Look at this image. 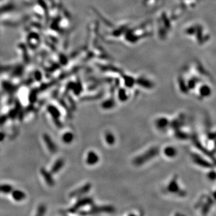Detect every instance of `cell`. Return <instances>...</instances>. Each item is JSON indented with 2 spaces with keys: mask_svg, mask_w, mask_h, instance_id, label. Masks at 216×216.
Masks as SVG:
<instances>
[{
  "mask_svg": "<svg viewBox=\"0 0 216 216\" xmlns=\"http://www.w3.org/2000/svg\"><path fill=\"white\" fill-rule=\"evenodd\" d=\"M157 151L158 150L157 148H153V149L147 151L144 154L138 156L136 158H135L134 161V163L138 166L143 165L145 162L150 160L153 157H154L156 156Z\"/></svg>",
  "mask_w": 216,
  "mask_h": 216,
  "instance_id": "6da1fadb",
  "label": "cell"
},
{
  "mask_svg": "<svg viewBox=\"0 0 216 216\" xmlns=\"http://www.w3.org/2000/svg\"><path fill=\"white\" fill-rule=\"evenodd\" d=\"M99 161V157L97 153L93 151L88 153L86 157V163L90 166L95 165Z\"/></svg>",
  "mask_w": 216,
  "mask_h": 216,
  "instance_id": "7a4b0ae2",
  "label": "cell"
},
{
  "mask_svg": "<svg viewBox=\"0 0 216 216\" xmlns=\"http://www.w3.org/2000/svg\"><path fill=\"white\" fill-rule=\"evenodd\" d=\"M177 150L176 148L172 146H167L163 150V153L165 156L168 158H173L176 157L177 155Z\"/></svg>",
  "mask_w": 216,
  "mask_h": 216,
  "instance_id": "3957f363",
  "label": "cell"
},
{
  "mask_svg": "<svg viewBox=\"0 0 216 216\" xmlns=\"http://www.w3.org/2000/svg\"><path fill=\"white\" fill-rule=\"evenodd\" d=\"M43 139L49 151L52 153L55 152L57 150V147L49 135H48L47 134H45L43 135Z\"/></svg>",
  "mask_w": 216,
  "mask_h": 216,
  "instance_id": "277c9868",
  "label": "cell"
},
{
  "mask_svg": "<svg viewBox=\"0 0 216 216\" xmlns=\"http://www.w3.org/2000/svg\"><path fill=\"white\" fill-rule=\"evenodd\" d=\"M169 124V121L168 120L163 117L159 118L156 121V126L157 129L161 130H164Z\"/></svg>",
  "mask_w": 216,
  "mask_h": 216,
  "instance_id": "5b68a950",
  "label": "cell"
},
{
  "mask_svg": "<svg viewBox=\"0 0 216 216\" xmlns=\"http://www.w3.org/2000/svg\"><path fill=\"white\" fill-rule=\"evenodd\" d=\"M12 196L15 200L20 201L25 198V194L20 190H15L12 192Z\"/></svg>",
  "mask_w": 216,
  "mask_h": 216,
  "instance_id": "8992f818",
  "label": "cell"
},
{
  "mask_svg": "<svg viewBox=\"0 0 216 216\" xmlns=\"http://www.w3.org/2000/svg\"><path fill=\"white\" fill-rule=\"evenodd\" d=\"M41 173H42V175H43V177H44L45 180V181H46V183H47L49 185H52L53 184V179L52 178V177H51L50 174L49 172H47L46 170H45V169H42V171H41Z\"/></svg>",
  "mask_w": 216,
  "mask_h": 216,
  "instance_id": "52a82bcc",
  "label": "cell"
},
{
  "mask_svg": "<svg viewBox=\"0 0 216 216\" xmlns=\"http://www.w3.org/2000/svg\"><path fill=\"white\" fill-rule=\"evenodd\" d=\"M48 110L52 117H53L55 118H59L60 114L58 110L55 107H54L53 106H49L48 108Z\"/></svg>",
  "mask_w": 216,
  "mask_h": 216,
  "instance_id": "ba28073f",
  "label": "cell"
},
{
  "mask_svg": "<svg viewBox=\"0 0 216 216\" xmlns=\"http://www.w3.org/2000/svg\"><path fill=\"white\" fill-rule=\"evenodd\" d=\"M64 165V161L62 160H58L56 161V163L54 164L52 168V172L55 173L57 171H60V169L61 168V167Z\"/></svg>",
  "mask_w": 216,
  "mask_h": 216,
  "instance_id": "9c48e42d",
  "label": "cell"
},
{
  "mask_svg": "<svg viewBox=\"0 0 216 216\" xmlns=\"http://www.w3.org/2000/svg\"><path fill=\"white\" fill-rule=\"evenodd\" d=\"M73 134L70 132L65 133L63 136V140L65 143H70L73 140Z\"/></svg>",
  "mask_w": 216,
  "mask_h": 216,
  "instance_id": "30bf717a",
  "label": "cell"
},
{
  "mask_svg": "<svg viewBox=\"0 0 216 216\" xmlns=\"http://www.w3.org/2000/svg\"><path fill=\"white\" fill-rule=\"evenodd\" d=\"M105 141L109 145L114 144L115 141L114 135L110 132L107 133L105 135Z\"/></svg>",
  "mask_w": 216,
  "mask_h": 216,
  "instance_id": "8fae6325",
  "label": "cell"
},
{
  "mask_svg": "<svg viewBox=\"0 0 216 216\" xmlns=\"http://www.w3.org/2000/svg\"><path fill=\"white\" fill-rule=\"evenodd\" d=\"M11 190V187L9 185H0V192L3 193H9Z\"/></svg>",
  "mask_w": 216,
  "mask_h": 216,
  "instance_id": "7c38bea8",
  "label": "cell"
}]
</instances>
